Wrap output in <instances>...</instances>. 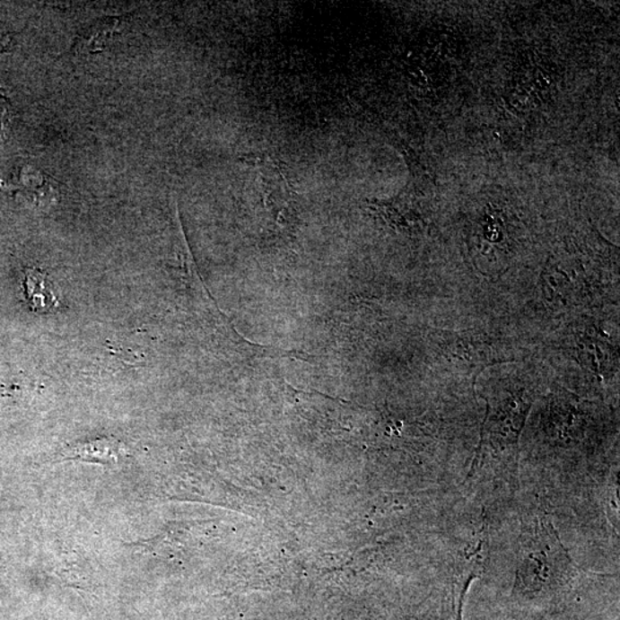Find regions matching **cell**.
Instances as JSON below:
<instances>
[{
	"instance_id": "obj_5",
	"label": "cell",
	"mask_w": 620,
	"mask_h": 620,
	"mask_svg": "<svg viewBox=\"0 0 620 620\" xmlns=\"http://www.w3.org/2000/svg\"><path fill=\"white\" fill-rule=\"evenodd\" d=\"M12 118H13V112L7 98L0 92V144L6 139L8 130L11 128Z\"/></svg>"
},
{
	"instance_id": "obj_7",
	"label": "cell",
	"mask_w": 620,
	"mask_h": 620,
	"mask_svg": "<svg viewBox=\"0 0 620 620\" xmlns=\"http://www.w3.org/2000/svg\"><path fill=\"white\" fill-rule=\"evenodd\" d=\"M4 42H5V37H4L3 34H0V50H2L4 47H5V43Z\"/></svg>"
},
{
	"instance_id": "obj_2",
	"label": "cell",
	"mask_w": 620,
	"mask_h": 620,
	"mask_svg": "<svg viewBox=\"0 0 620 620\" xmlns=\"http://www.w3.org/2000/svg\"><path fill=\"white\" fill-rule=\"evenodd\" d=\"M126 29L125 20L121 18H106L90 27L77 40L75 51L83 55L105 50L115 37L121 35Z\"/></svg>"
},
{
	"instance_id": "obj_4",
	"label": "cell",
	"mask_w": 620,
	"mask_h": 620,
	"mask_svg": "<svg viewBox=\"0 0 620 620\" xmlns=\"http://www.w3.org/2000/svg\"><path fill=\"white\" fill-rule=\"evenodd\" d=\"M27 282L29 283V293L31 294L32 305L34 308H42V310H51L53 306L52 293H48L45 287L44 276L39 271L32 270L28 274Z\"/></svg>"
},
{
	"instance_id": "obj_6",
	"label": "cell",
	"mask_w": 620,
	"mask_h": 620,
	"mask_svg": "<svg viewBox=\"0 0 620 620\" xmlns=\"http://www.w3.org/2000/svg\"><path fill=\"white\" fill-rule=\"evenodd\" d=\"M520 620H548V619L546 618L544 615H542L541 617H537V616H533V615H531V616L527 615V616H524L523 619H520Z\"/></svg>"
},
{
	"instance_id": "obj_1",
	"label": "cell",
	"mask_w": 620,
	"mask_h": 620,
	"mask_svg": "<svg viewBox=\"0 0 620 620\" xmlns=\"http://www.w3.org/2000/svg\"><path fill=\"white\" fill-rule=\"evenodd\" d=\"M499 399L490 401L486 417L485 435L483 441L488 445L512 446L517 449L521 429L531 408V401L525 397V389L506 391Z\"/></svg>"
},
{
	"instance_id": "obj_3",
	"label": "cell",
	"mask_w": 620,
	"mask_h": 620,
	"mask_svg": "<svg viewBox=\"0 0 620 620\" xmlns=\"http://www.w3.org/2000/svg\"><path fill=\"white\" fill-rule=\"evenodd\" d=\"M74 457L96 461H114L122 453V446L118 441H98L77 446L72 450Z\"/></svg>"
}]
</instances>
